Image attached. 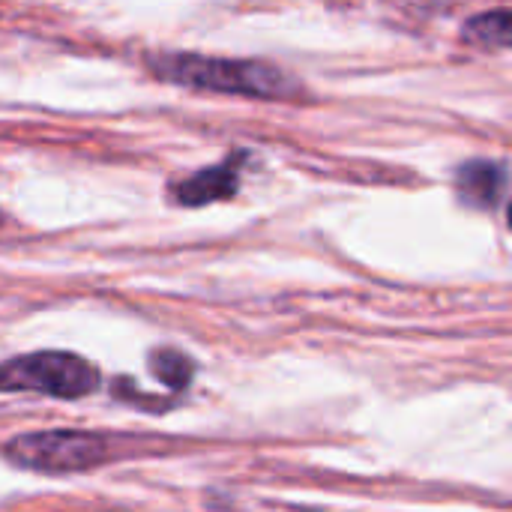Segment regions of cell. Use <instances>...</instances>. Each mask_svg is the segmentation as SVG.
I'll return each mask as SVG.
<instances>
[{
    "label": "cell",
    "mask_w": 512,
    "mask_h": 512,
    "mask_svg": "<svg viewBox=\"0 0 512 512\" xmlns=\"http://www.w3.org/2000/svg\"><path fill=\"white\" fill-rule=\"evenodd\" d=\"M159 78L210 93H240L255 99H291L300 93V81L285 69L258 60H225L201 54H165L153 60Z\"/></svg>",
    "instance_id": "cell-1"
},
{
    "label": "cell",
    "mask_w": 512,
    "mask_h": 512,
    "mask_svg": "<svg viewBox=\"0 0 512 512\" xmlns=\"http://www.w3.org/2000/svg\"><path fill=\"white\" fill-rule=\"evenodd\" d=\"M99 387V372L69 351H36L0 363V393H42L81 399Z\"/></svg>",
    "instance_id": "cell-2"
},
{
    "label": "cell",
    "mask_w": 512,
    "mask_h": 512,
    "mask_svg": "<svg viewBox=\"0 0 512 512\" xmlns=\"http://www.w3.org/2000/svg\"><path fill=\"white\" fill-rule=\"evenodd\" d=\"M6 456L39 474H75L102 465L108 459V444L93 432H30L12 438Z\"/></svg>",
    "instance_id": "cell-3"
},
{
    "label": "cell",
    "mask_w": 512,
    "mask_h": 512,
    "mask_svg": "<svg viewBox=\"0 0 512 512\" xmlns=\"http://www.w3.org/2000/svg\"><path fill=\"white\" fill-rule=\"evenodd\" d=\"M456 189H459L462 201L492 210L507 195V168L501 162H489V159L465 162L456 174Z\"/></svg>",
    "instance_id": "cell-4"
},
{
    "label": "cell",
    "mask_w": 512,
    "mask_h": 512,
    "mask_svg": "<svg viewBox=\"0 0 512 512\" xmlns=\"http://www.w3.org/2000/svg\"><path fill=\"white\" fill-rule=\"evenodd\" d=\"M237 168L231 162L213 165V168H201L189 177H183L180 183H174V201L186 204V207H201V204H213L219 198H231L237 192Z\"/></svg>",
    "instance_id": "cell-5"
},
{
    "label": "cell",
    "mask_w": 512,
    "mask_h": 512,
    "mask_svg": "<svg viewBox=\"0 0 512 512\" xmlns=\"http://www.w3.org/2000/svg\"><path fill=\"white\" fill-rule=\"evenodd\" d=\"M462 39L477 48H510L512 42V18L510 9H492L480 12L465 21Z\"/></svg>",
    "instance_id": "cell-6"
},
{
    "label": "cell",
    "mask_w": 512,
    "mask_h": 512,
    "mask_svg": "<svg viewBox=\"0 0 512 512\" xmlns=\"http://www.w3.org/2000/svg\"><path fill=\"white\" fill-rule=\"evenodd\" d=\"M150 372H153L165 387L183 390V387L192 381V375H195V363H192L186 354L174 351V348H159V351L150 354Z\"/></svg>",
    "instance_id": "cell-7"
}]
</instances>
